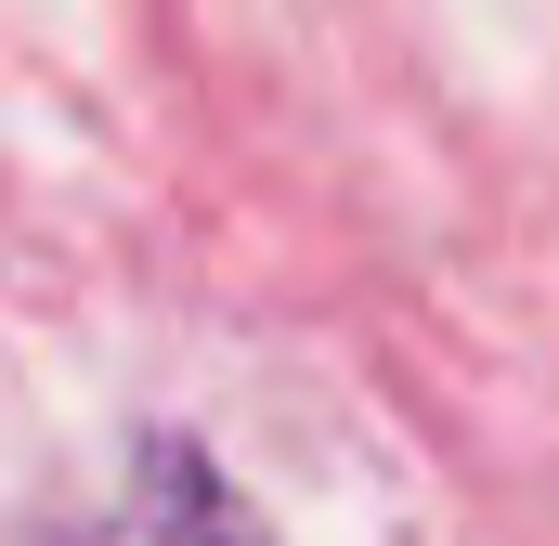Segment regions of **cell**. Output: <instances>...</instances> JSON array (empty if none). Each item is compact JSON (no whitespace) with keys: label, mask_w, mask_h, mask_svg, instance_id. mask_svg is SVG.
<instances>
[{"label":"cell","mask_w":559,"mask_h":546,"mask_svg":"<svg viewBox=\"0 0 559 546\" xmlns=\"http://www.w3.org/2000/svg\"><path fill=\"white\" fill-rule=\"evenodd\" d=\"M92 546H274V534H261V508H248L195 442L156 429V442H131V468H118Z\"/></svg>","instance_id":"1"}]
</instances>
